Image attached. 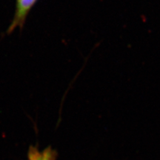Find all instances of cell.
Returning a JSON list of instances; mask_svg holds the SVG:
<instances>
[{"instance_id":"1","label":"cell","mask_w":160,"mask_h":160,"mask_svg":"<svg viewBox=\"0 0 160 160\" xmlns=\"http://www.w3.org/2000/svg\"><path fill=\"white\" fill-rule=\"evenodd\" d=\"M38 0H16L15 13L11 25L7 30V34L13 33L17 28L22 30L29 13Z\"/></svg>"},{"instance_id":"2","label":"cell","mask_w":160,"mask_h":160,"mask_svg":"<svg viewBox=\"0 0 160 160\" xmlns=\"http://www.w3.org/2000/svg\"><path fill=\"white\" fill-rule=\"evenodd\" d=\"M57 153L51 148L39 150L37 147L31 146L28 153V160H56Z\"/></svg>"}]
</instances>
